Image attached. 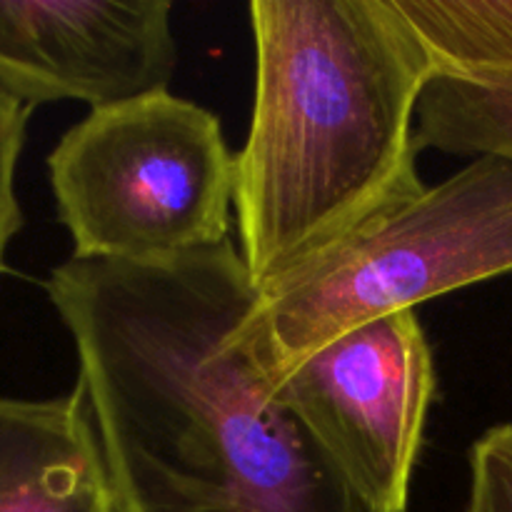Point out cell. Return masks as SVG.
<instances>
[{"mask_svg": "<svg viewBox=\"0 0 512 512\" xmlns=\"http://www.w3.org/2000/svg\"><path fill=\"white\" fill-rule=\"evenodd\" d=\"M170 0H0V90L90 110L168 90L178 68Z\"/></svg>", "mask_w": 512, "mask_h": 512, "instance_id": "8992f818", "label": "cell"}, {"mask_svg": "<svg viewBox=\"0 0 512 512\" xmlns=\"http://www.w3.org/2000/svg\"><path fill=\"white\" fill-rule=\"evenodd\" d=\"M468 463L465 512H512V423L485 430L470 448Z\"/></svg>", "mask_w": 512, "mask_h": 512, "instance_id": "30bf717a", "label": "cell"}, {"mask_svg": "<svg viewBox=\"0 0 512 512\" xmlns=\"http://www.w3.org/2000/svg\"><path fill=\"white\" fill-rule=\"evenodd\" d=\"M30 110H33L30 105L0 90V275L5 273L10 243L23 228V210L15 193V173L23 153Z\"/></svg>", "mask_w": 512, "mask_h": 512, "instance_id": "8fae6325", "label": "cell"}, {"mask_svg": "<svg viewBox=\"0 0 512 512\" xmlns=\"http://www.w3.org/2000/svg\"><path fill=\"white\" fill-rule=\"evenodd\" d=\"M0 512H123L80 380L48 400L0 395Z\"/></svg>", "mask_w": 512, "mask_h": 512, "instance_id": "52a82bcc", "label": "cell"}, {"mask_svg": "<svg viewBox=\"0 0 512 512\" xmlns=\"http://www.w3.org/2000/svg\"><path fill=\"white\" fill-rule=\"evenodd\" d=\"M512 273V160L480 155L258 290L240 343L268 380L383 315Z\"/></svg>", "mask_w": 512, "mask_h": 512, "instance_id": "3957f363", "label": "cell"}, {"mask_svg": "<svg viewBox=\"0 0 512 512\" xmlns=\"http://www.w3.org/2000/svg\"><path fill=\"white\" fill-rule=\"evenodd\" d=\"M45 293L123 512H378L245 353L258 288L230 240L163 263L70 258Z\"/></svg>", "mask_w": 512, "mask_h": 512, "instance_id": "6da1fadb", "label": "cell"}, {"mask_svg": "<svg viewBox=\"0 0 512 512\" xmlns=\"http://www.w3.org/2000/svg\"><path fill=\"white\" fill-rule=\"evenodd\" d=\"M240 255L268 288L428 185L415 115L435 65L395 0H253Z\"/></svg>", "mask_w": 512, "mask_h": 512, "instance_id": "7a4b0ae2", "label": "cell"}, {"mask_svg": "<svg viewBox=\"0 0 512 512\" xmlns=\"http://www.w3.org/2000/svg\"><path fill=\"white\" fill-rule=\"evenodd\" d=\"M420 150L458 158L512 160V78H460L435 73L415 115Z\"/></svg>", "mask_w": 512, "mask_h": 512, "instance_id": "9c48e42d", "label": "cell"}, {"mask_svg": "<svg viewBox=\"0 0 512 512\" xmlns=\"http://www.w3.org/2000/svg\"><path fill=\"white\" fill-rule=\"evenodd\" d=\"M268 383L370 508L408 512L438 385L415 310L358 325Z\"/></svg>", "mask_w": 512, "mask_h": 512, "instance_id": "5b68a950", "label": "cell"}, {"mask_svg": "<svg viewBox=\"0 0 512 512\" xmlns=\"http://www.w3.org/2000/svg\"><path fill=\"white\" fill-rule=\"evenodd\" d=\"M435 73L512 78V0H395Z\"/></svg>", "mask_w": 512, "mask_h": 512, "instance_id": "ba28073f", "label": "cell"}, {"mask_svg": "<svg viewBox=\"0 0 512 512\" xmlns=\"http://www.w3.org/2000/svg\"><path fill=\"white\" fill-rule=\"evenodd\" d=\"M48 173L78 260L163 263L228 240L238 155L218 115L168 90L90 110Z\"/></svg>", "mask_w": 512, "mask_h": 512, "instance_id": "277c9868", "label": "cell"}]
</instances>
